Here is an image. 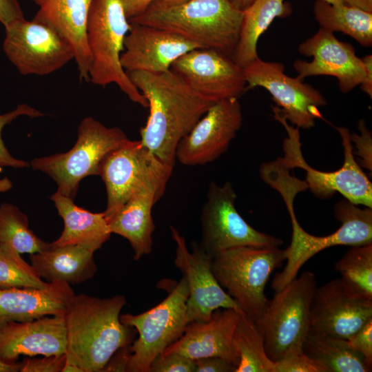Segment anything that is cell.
<instances>
[{
    "instance_id": "cell-1",
    "label": "cell",
    "mask_w": 372,
    "mask_h": 372,
    "mask_svg": "<svg viewBox=\"0 0 372 372\" xmlns=\"http://www.w3.org/2000/svg\"><path fill=\"white\" fill-rule=\"evenodd\" d=\"M126 74L149 109L146 123L140 130L141 144L174 168L179 142L216 102L194 90L171 70Z\"/></svg>"
},
{
    "instance_id": "cell-2",
    "label": "cell",
    "mask_w": 372,
    "mask_h": 372,
    "mask_svg": "<svg viewBox=\"0 0 372 372\" xmlns=\"http://www.w3.org/2000/svg\"><path fill=\"white\" fill-rule=\"evenodd\" d=\"M125 304L123 295L74 294L64 313L67 349L62 372L103 371L117 351L132 344L135 329L120 320Z\"/></svg>"
},
{
    "instance_id": "cell-3",
    "label": "cell",
    "mask_w": 372,
    "mask_h": 372,
    "mask_svg": "<svg viewBox=\"0 0 372 372\" xmlns=\"http://www.w3.org/2000/svg\"><path fill=\"white\" fill-rule=\"evenodd\" d=\"M242 11L229 0H189L171 7L147 9L128 20L176 34L200 48L218 51L234 59Z\"/></svg>"
},
{
    "instance_id": "cell-4",
    "label": "cell",
    "mask_w": 372,
    "mask_h": 372,
    "mask_svg": "<svg viewBox=\"0 0 372 372\" xmlns=\"http://www.w3.org/2000/svg\"><path fill=\"white\" fill-rule=\"evenodd\" d=\"M276 190L281 195L290 216L291 240L286 249L287 264L274 276L271 287L278 291L294 279L302 265L320 251L336 245L356 246L372 242V208L361 209L346 199L333 207L340 227L332 234L316 236L307 232L299 224L293 209V200L300 187L293 182L280 183Z\"/></svg>"
},
{
    "instance_id": "cell-5",
    "label": "cell",
    "mask_w": 372,
    "mask_h": 372,
    "mask_svg": "<svg viewBox=\"0 0 372 372\" xmlns=\"http://www.w3.org/2000/svg\"><path fill=\"white\" fill-rule=\"evenodd\" d=\"M130 28L121 0L92 1L86 29L91 56L89 81L102 87L114 83L132 102L147 107V100L121 64L124 39Z\"/></svg>"
},
{
    "instance_id": "cell-6",
    "label": "cell",
    "mask_w": 372,
    "mask_h": 372,
    "mask_svg": "<svg viewBox=\"0 0 372 372\" xmlns=\"http://www.w3.org/2000/svg\"><path fill=\"white\" fill-rule=\"evenodd\" d=\"M286 260L285 249L241 246L212 257L211 269L216 279L236 301L240 310L258 322L269 299L265 289L273 271Z\"/></svg>"
},
{
    "instance_id": "cell-7",
    "label": "cell",
    "mask_w": 372,
    "mask_h": 372,
    "mask_svg": "<svg viewBox=\"0 0 372 372\" xmlns=\"http://www.w3.org/2000/svg\"><path fill=\"white\" fill-rule=\"evenodd\" d=\"M130 141L121 128L109 127L86 117L81 121L77 140L69 151L35 158L30 166L50 176L57 185L58 192L74 199L80 182L88 176L99 175L103 158Z\"/></svg>"
},
{
    "instance_id": "cell-8",
    "label": "cell",
    "mask_w": 372,
    "mask_h": 372,
    "mask_svg": "<svg viewBox=\"0 0 372 372\" xmlns=\"http://www.w3.org/2000/svg\"><path fill=\"white\" fill-rule=\"evenodd\" d=\"M316 287L315 274L304 271L269 300L256 324L263 333L265 351L272 361L289 350H302L310 329V309Z\"/></svg>"
},
{
    "instance_id": "cell-9",
    "label": "cell",
    "mask_w": 372,
    "mask_h": 372,
    "mask_svg": "<svg viewBox=\"0 0 372 372\" xmlns=\"http://www.w3.org/2000/svg\"><path fill=\"white\" fill-rule=\"evenodd\" d=\"M273 112L287 133L283 141L282 161L291 169L299 167L306 172L304 181L316 197L327 199L338 192L354 205L372 208V184L354 158L349 129L335 127L344 149L342 166L335 171L322 172L312 168L305 161L300 149L299 128L289 125L277 106L273 107Z\"/></svg>"
},
{
    "instance_id": "cell-10",
    "label": "cell",
    "mask_w": 372,
    "mask_h": 372,
    "mask_svg": "<svg viewBox=\"0 0 372 372\" xmlns=\"http://www.w3.org/2000/svg\"><path fill=\"white\" fill-rule=\"evenodd\" d=\"M188 296V286L182 277L156 306L136 315H120L123 324L138 333V338L128 347L126 371L149 372L152 362L183 335L187 324Z\"/></svg>"
},
{
    "instance_id": "cell-11",
    "label": "cell",
    "mask_w": 372,
    "mask_h": 372,
    "mask_svg": "<svg viewBox=\"0 0 372 372\" xmlns=\"http://www.w3.org/2000/svg\"><path fill=\"white\" fill-rule=\"evenodd\" d=\"M236 198L230 181L209 183L200 214L201 248L213 257L236 247H279L283 243L280 238L260 232L245 220L236 208Z\"/></svg>"
},
{
    "instance_id": "cell-12",
    "label": "cell",
    "mask_w": 372,
    "mask_h": 372,
    "mask_svg": "<svg viewBox=\"0 0 372 372\" xmlns=\"http://www.w3.org/2000/svg\"><path fill=\"white\" fill-rule=\"evenodd\" d=\"M173 167L164 164L140 140L110 152L102 161L99 174L105 183L107 221L132 196L156 183L167 184Z\"/></svg>"
},
{
    "instance_id": "cell-13",
    "label": "cell",
    "mask_w": 372,
    "mask_h": 372,
    "mask_svg": "<svg viewBox=\"0 0 372 372\" xmlns=\"http://www.w3.org/2000/svg\"><path fill=\"white\" fill-rule=\"evenodd\" d=\"M4 28L3 50L22 75H48L75 58L70 43L45 23L24 18Z\"/></svg>"
},
{
    "instance_id": "cell-14",
    "label": "cell",
    "mask_w": 372,
    "mask_h": 372,
    "mask_svg": "<svg viewBox=\"0 0 372 372\" xmlns=\"http://www.w3.org/2000/svg\"><path fill=\"white\" fill-rule=\"evenodd\" d=\"M242 70L247 87L267 90L293 125L308 130L315 125L316 119L321 117L318 107L327 103L324 96L312 85L285 74L282 63L258 57Z\"/></svg>"
},
{
    "instance_id": "cell-15",
    "label": "cell",
    "mask_w": 372,
    "mask_h": 372,
    "mask_svg": "<svg viewBox=\"0 0 372 372\" xmlns=\"http://www.w3.org/2000/svg\"><path fill=\"white\" fill-rule=\"evenodd\" d=\"M170 229L172 238L176 243L174 265L182 273L189 289L187 324L208 321L213 312L218 309L240 310L214 276L211 269L212 256L194 241L191 243L192 249L190 251L180 231L173 226Z\"/></svg>"
},
{
    "instance_id": "cell-16",
    "label": "cell",
    "mask_w": 372,
    "mask_h": 372,
    "mask_svg": "<svg viewBox=\"0 0 372 372\" xmlns=\"http://www.w3.org/2000/svg\"><path fill=\"white\" fill-rule=\"evenodd\" d=\"M238 98L214 103L179 142L176 159L187 166L211 163L229 148L242 125Z\"/></svg>"
},
{
    "instance_id": "cell-17",
    "label": "cell",
    "mask_w": 372,
    "mask_h": 372,
    "mask_svg": "<svg viewBox=\"0 0 372 372\" xmlns=\"http://www.w3.org/2000/svg\"><path fill=\"white\" fill-rule=\"evenodd\" d=\"M170 70L214 102L239 98L247 87L242 68L231 57L211 49L192 50L174 61Z\"/></svg>"
},
{
    "instance_id": "cell-18",
    "label": "cell",
    "mask_w": 372,
    "mask_h": 372,
    "mask_svg": "<svg viewBox=\"0 0 372 372\" xmlns=\"http://www.w3.org/2000/svg\"><path fill=\"white\" fill-rule=\"evenodd\" d=\"M300 54L312 56L311 61L297 59L293 68L298 79L311 76H331L338 79L340 90L347 93L364 81L366 70L353 47L339 41L333 32L320 28L298 48Z\"/></svg>"
},
{
    "instance_id": "cell-19",
    "label": "cell",
    "mask_w": 372,
    "mask_h": 372,
    "mask_svg": "<svg viewBox=\"0 0 372 372\" xmlns=\"http://www.w3.org/2000/svg\"><path fill=\"white\" fill-rule=\"evenodd\" d=\"M372 318V300L351 296L340 278L316 287L310 309V329L349 339Z\"/></svg>"
},
{
    "instance_id": "cell-20",
    "label": "cell",
    "mask_w": 372,
    "mask_h": 372,
    "mask_svg": "<svg viewBox=\"0 0 372 372\" xmlns=\"http://www.w3.org/2000/svg\"><path fill=\"white\" fill-rule=\"evenodd\" d=\"M120 61L125 72L152 73L170 70L173 62L186 52L200 48L176 34L153 26L130 23Z\"/></svg>"
},
{
    "instance_id": "cell-21",
    "label": "cell",
    "mask_w": 372,
    "mask_h": 372,
    "mask_svg": "<svg viewBox=\"0 0 372 372\" xmlns=\"http://www.w3.org/2000/svg\"><path fill=\"white\" fill-rule=\"evenodd\" d=\"M64 313L0 326V360L14 363L21 355L65 354L67 333Z\"/></svg>"
},
{
    "instance_id": "cell-22",
    "label": "cell",
    "mask_w": 372,
    "mask_h": 372,
    "mask_svg": "<svg viewBox=\"0 0 372 372\" xmlns=\"http://www.w3.org/2000/svg\"><path fill=\"white\" fill-rule=\"evenodd\" d=\"M242 313L238 309H218L208 321L189 322L183 335L162 354L176 353L194 360L219 357L237 368L239 357L234 335Z\"/></svg>"
},
{
    "instance_id": "cell-23",
    "label": "cell",
    "mask_w": 372,
    "mask_h": 372,
    "mask_svg": "<svg viewBox=\"0 0 372 372\" xmlns=\"http://www.w3.org/2000/svg\"><path fill=\"white\" fill-rule=\"evenodd\" d=\"M39 6L33 19L54 28L72 45L79 79L89 81L91 56L87 42V22L93 0H30Z\"/></svg>"
},
{
    "instance_id": "cell-24",
    "label": "cell",
    "mask_w": 372,
    "mask_h": 372,
    "mask_svg": "<svg viewBox=\"0 0 372 372\" xmlns=\"http://www.w3.org/2000/svg\"><path fill=\"white\" fill-rule=\"evenodd\" d=\"M167 184H153L132 196L108 220L112 234L126 238L138 260L152 250L155 225L152 216L154 204L162 197Z\"/></svg>"
},
{
    "instance_id": "cell-25",
    "label": "cell",
    "mask_w": 372,
    "mask_h": 372,
    "mask_svg": "<svg viewBox=\"0 0 372 372\" xmlns=\"http://www.w3.org/2000/svg\"><path fill=\"white\" fill-rule=\"evenodd\" d=\"M74 294L70 284L59 281L44 289H0V326L64 313Z\"/></svg>"
},
{
    "instance_id": "cell-26",
    "label": "cell",
    "mask_w": 372,
    "mask_h": 372,
    "mask_svg": "<svg viewBox=\"0 0 372 372\" xmlns=\"http://www.w3.org/2000/svg\"><path fill=\"white\" fill-rule=\"evenodd\" d=\"M92 250L80 245L50 247L30 254L31 265L48 282L79 284L94 277L97 267Z\"/></svg>"
},
{
    "instance_id": "cell-27",
    "label": "cell",
    "mask_w": 372,
    "mask_h": 372,
    "mask_svg": "<svg viewBox=\"0 0 372 372\" xmlns=\"http://www.w3.org/2000/svg\"><path fill=\"white\" fill-rule=\"evenodd\" d=\"M50 199L64 223L61 234L52 245H80L95 252L110 239L112 233L103 212L89 211L57 191Z\"/></svg>"
},
{
    "instance_id": "cell-28",
    "label": "cell",
    "mask_w": 372,
    "mask_h": 372,
    "mask_svg": "<svg viewBox=\"0 0 372 372\" xmlns=\"http://www.w3.org/2000/svg\"><path fill=\"white\" fill-rule=\"evenodd\" d=\"M291 8L285 0H254L242 11L239 40L234 60L241 68L257 59V43L276 17H286Z\"/></svg>"
},
{
    "instance_id": "cell-29",
    "label": "cell",
    "mask_w": 372,
    "mask_h": 372,
    "mask_svg": "<svg viewBox=\"0 0 372 372\" xmlns=\"http://www.w3.org/2000/svg\"><path fill=\"white\" fill-rule=\"evenodd\" d=\"M302 351L325 366L329 372L371 371L363 356L352 349L347 340L312 329L305 337Z\"/></svg>"
},
{
    "instance_id": "cell-30",
    "label": "cell",
    "mask_w": 372,
    "mask_h": 372,
    "mask_svg": "<svg viewBox=\"0 0 372 372\" xmlns=\"http://www.w3.org/2000/svg\"><path fill=\"white\" fill-rule=\"evenodd\" d=\"M313 14L320 28L333 33L341 32L364 47L372 45V12L346 3L316 0Z\"/></svg>"
},
{
    "instance_id": "cell-31",
    "label": "cell",
    "mask_w": 372,
    "mask_h": 372,
    "mask_svg": "<svg viewBox=\"0 0 372 372\" xmlns=\"http://www.w3.org/2000/svg\"><path fill=\"white\" fill-rule=\"evenodd\" d=\"M335 270L351 296L372 300V242L351 246L335 264Z\"/></svg>"
},
{
    "instance_id": "cell-32",
    "label": "cell",
    "mask_w": 372,
    "mask_h": 372,
    "mask_svg": "<svg viewBox=\"0 0 372 372\" xmlns=\"http://www.w3.org/2000/svg\"><path fill=\"white\" fill-rule=\"evenodd\" d=\"M234 344L239 357L236 372H273L275 362L266 353L263 333L245 313L237 324Z\"/></svg>"
},
{
    "instance_id": "cell-33",
    "label": "cell",
    "mask_w": 372,
    "mask_h": 372,
    "mask_svg": "<svg viewBox=\"0 0 372 372\" xmlns=\"http://www.w3.org/2000/svg\"><path fill=\"white\" fill-rule=\"evenodd\" d=\"M0 244H7L19 254L43 251L51 243L39 238L29 227L28 218L17 206L0 204Z\"/></svg>"
},
{
    "instance_id": "cell-34",
    "label": "cell",
    "mask_w": 372,
    "mask_h": 372,
    "mask_svg": "<svg viewBox=\"0 0 372 372\" xmlns=\"http://www.w3.org/2000/svg\"><path fill=\"white\" fill-rule=\"evenodd\" d=\"M50 282H45L34 267L28 263L17 251L7 244H0V289L35 288L44 289Z\"/></svg>"
},
{
    "instance_id": "cell-35",
    "label": "cell",
    "mask_w": 372,
    "mask_h": 372,
    "mask_svg": "<svg viewBox=\"0 0 372 372\" xmlns=\"http://www.w3.org/2000/svg\"><path fill=\"white\" fill-rule=\"evenodd\" d=\"M43 115L41 112L26 103L19 104L14 110L0 114V166L14 168L30 167V163L15 158L10 154L2 139V130L6 125L11 123L19 116H27L30 118H37Z\"/></svg>"
},
{
    "instance_id": "cell-36",
    "label": "cell",
    "mask_w": 372,
    "mask_h": 372,
    "mask_svg": "<svg viewBox=\"0 0 372 372\" xmlns=\"http://www.w3.org/2000/svg\"><path fill=\"white\" fill-rule=\"evenodd\" d=\"M274 362L273 372H329L325 366L302 350H289Z\"/></svg>"
},
{
    "instance_id": "cell-37",
    "label": "cell",
    "mask_w": 372,
    "mask_h": 372,
    "mask_svg": "<svg viewBox=\"0 0 372 372\" xmlns=\"http://www.w3.org/2000/svg\"><path fill=\"white\" fill-rule=\"evenodd\" d=\"M195 360L173 353L161 354L151 364L149 372H195Z\"/></svg>"
},
{
    "instance_id": "cell-38",
    "label": "cell",
    "mask_w": 372,
    "mask_h": 372,
    "mask_svg": "<svg viewBox=\"0 0 372 372\" xmlns=\"http://www.w3.org/2000/svg\"><path fill=\"white\" fill-rule=\"evenodd\" d=\"M358 127L360 132V134H351V141L355 144L357 152L355 154L358 155L361 158L360 165L371 171V132L366 127L365 120L363 118L359 121Z\"/></svg>"
},
{
    "instance_id": "cell-39",
    "label": "cell",
    "mask_w": 372,
    "mask_h": 372,
    "mask_svg": "<svg viewBox=\"0 0 372 372\" xmlns=\"http://www.w3.org/2000/svg\"><path fill=\"white\" fill-rule=\"evenodd\" d=\"M347 340L349 346L360 353L372 369V318Z\"/></svg>"
},
{
    "instance_id": "cell-40",
    "label": "cell",
    "mask_w": 372,
    "mask_h": 372,
    "mask_svg": "<svg viewBox=\"0 0 372 372\" xmlns=\"http://www.w3.org/2000/svg\"><path fill=\"white\" fill-rule=\"evenodd\" d=\"M66 355L28 358L21 362L20 372H61L65 365Z\"/></svg>"
},
{
    "instance_id": "cell-41",
    "label": "cell",
    "mask_w": 372,
    "mask_h": 372,
    "mask_svg": "<svg viewBox=\"0 0 372 372\" xmlns=\"http://www.w3.org/2000/svg\"><path fill=\"white\" fill-rule=\"evenodd\" d=\"M195 372H236V367L219 357H207L195 360Z\"/></svg>"
},
{
    "instance_id": "cell-42",
    "label": "cell",
    "mask_w": 372,
    "mask_h": 372,
    "mask_svg": "<svg viewBox=\"0 0 372 372\" xmlns=\"http://www.w3.org/2000/svg\"><path fill=\"white\" fill-rule=\"evenodd\" d=\"M24 18L18 0H0V22L4 27Z\"/></svg>"
},
{
    "instance_id": "cell-43",
    "label": "cell",
    "mask_w": 372,
    "mask_h": 372,
    "mask_svg": "<svg viewBox=\"0 0 372 372\" xmlns=\"http://www.w3.org/2000/svg\"><path fill=\"white\" fill-rule=\"evenodd\" d=\"M155 0H121L127 20L143 14Z\"/></svg>"
},
{
    "instance_id": "cell-44",
    "label": "cell",
    "mask_w": 372,
    "mask_h": 372,
    "mask_svg": "<svg viewBox=\"0 0 372 372\" xmlns=\"http://www.w3.org/2000/svg\"><path fill=\"white\" fill-rule=\"evenodd\" d=\"M366 70L364 81L360 85L361 90L370 98L372 97V56L368 54L362 58Z\"/></svg>"
},
{
    "instance_id": "cell-45",
    "label": "cell",
    "mask_w": 372,
    "mask_h": 372,
    "mask_svg": "<svg viewBox=\"0 0 372 372\" xmlns=\"http://www.w3.org/2000/svg\"><path fill=\"white\" fill-rule=\"evenodd\" d=\"M189 0H155L147 9L161 8L171 7L181 4Z\"/></svg>"
},
{
    "instance_id": "cell-46",
    "label": "cell",
    "mask_w": 372,
    "mask_h": 372,
    "mask_svg": "<svg viewBox=\"0 0 372 372\" xmlns=\"http://www.w3.org/2000/svg\"><path fill=\"white\" fill-rule=\"evenodd\" d=\"M345 3L372 12V0H345Z\"/></svg>"
},
{
    "instance_id": "cell-47",
    "label": "cell",
    "mask_w": 372,
    "mask_h": 372,
    "mask_svg": "<svg viewBox=\"0 0 372 372\" xmlns=\"http://www.w3.org/2000/svg\"><path fill=\"white\" fill-rule=\"evenodd\" d=\"M21 362L6 363L0 360V372L20 371Z\"/></svg>"
},
{
    "instance_id": "cell-48",
    "label": "cell",
    "mask_w": 372,
    "mask_h": 372,
    "mask_svg": "<svg viewBox=\"0 0 372 372\" xmlns=\"http://www.w3.org/2000/svg\"><path fill=\"white\" fill-rule=\"evenodd\" d=\"M231 3L241 11L245 10L254 0H229Z\"/></svg>"
},
{
    "instance_id": "cell-49",
    "label": "cell",
    "mask_w": 372,
    "mask_h": 372,
    "mask_svg": "<svg viewBox=\"0 0 372 372\" xmlns=\"http://www.w3.org/2000/svg\"><path fill=\"white\" fill-rule=\"evenodd\" d=\"M12 183L8 177L0 178V193L9 191L12 188Z\"/></svg>"
},
{
    "instance_id": "cell-50",
    "label": "cell",
    "mask_w": 372,
    "mask_h": 372,
    "mask_svg": "<svg viewBox=\"0 0 372 372\" xmlns=\"http://www.w3.org/2000/svg\"><path fill=\"white\" fill-rule=\"evenodd\" d=\"M331 4L345 3V0H323Z\"/></svg>"
}]
</instances>
